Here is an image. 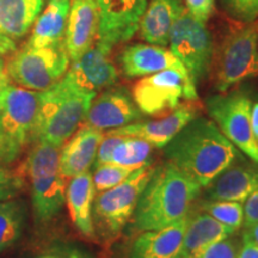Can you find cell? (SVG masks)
Here are the masks:
<instances>
[{
	"label": "cell",
	"mask_w": 258,
	"mask_h": 258,
	"mask_svg": "<svg viewBox=\"0 0 258 258\" xmlns=\"http://www.w3.org/2000/svg\"><path fill=\"white\" fill-rule=\"evenodd\" d=\"M166 160L207 188L239 158L237 147L214 122L196 116L164 147Z\"/></svg>",
	"instance_id": "obj_1"
},
{
	"label": "cell",
	"mask_w": 258,
	"mask_h": 258,
	"mask_svg": "<svg viewBox=\"0 0 258 258\" xmlns=\"http://www.w3.org/2000/svg\"><path fill=\"white\" fill-rule=\"evenodd\" d=\"M201 186L182 170L167 161L156 166L145 186L133 214L140 231L160 230L189 215Z\"/></svg>",
	"instance_id": "obj_2"
},
{
	"label": "cell",
	"mask_w": 258,
	"mask_h": 258,
	"mask_svg": "<svg viewBox=\"0 0 258 258\" xmlns=\"http://www.w3.org/2000/svg\"><path fill=\"white\" fill-rule=\"evenodd\" d=\"M97 93L85 92L74 86L66 76L51 88L41 91L35 140L63 146L85 121Z\"/></svg>",
	"instance_id": "obj_3"
},
{
	"label": "cell",
	"mask_w": 258,
	"mask_h": 258,
	"mask_svg": "<svg viewBox=\"0 0 258 258\" xmlns=\"http://www.w3.org/2000/svg\"><path fill=\"white\" fill-rule=\"evenodd\" d=\"M27 171L30 180L35 220H53L66 202V178L60 170V148L38 141L29 154Z\"/></svg>",
	"instance_id": "obj_4"
},
{
	"label": "cell",
	"mask_w": 258,
	"mask_h": 258,
	"mask_svg": "<svg viewBox=\"0 0 258 258\" xmlns=\"http://www.w3.org/2000/svg\"><path fill=\"white\" fill-rule=\"evenodd\" d=\"M156 166L134 170L128 178L114 188L98 192L93 199L92 221L95 233L104 240H112L133 217L138 200L152 177Z\"/></svg>",
	"instance_id": "obj_5"
},
{
	"label": "cell",
	"mask_w": 258,
	"mask_h": 258,
	"mask_svg": "<svg viewBox=\"0 0 258 258\" xmlns=\"http://www.w3.org/2000/svg\"><path fill=\"white\" fill-rule=\"evenodd\" d=\"M70 66L64 42L48 47L25 44L6 63L9 78L22 88L44 91L62 79Z\"/></svg>",
	"instance_id": "obj_6"
},
{
	"label": "cell",
	"mask_w": 258,
	"mask_h": 258,
	"mask_svg": "<svg viewBox=\"0 0 258 258\" xmlns=\"http://www.w3.org/2000/svg\"><path fill=\"white\" fill-rule=\"evenodd\" d=\"M132 97L143 115L160 116L178 108L182 99L196 101L198 91L190 77L169 69L135 83Z\"/></svg>",
	"instance_id": "obj_7"
},
{
	"label": "cell",
	"mask_w": 258,
	"mask_h": 258,
	"mask_svg": "<svg viewBox=\"0 0 258 258\" xmlns=\"http://www.w3.org/2000/svg\"><path fill=\"white\" fill-rule=\"evenodd\" d=\"M206 106L213 122L235 147L258 164V144L252 132L253 103L243 92L208 97Z\"/></svg>",
	"instance_id": "obj_8"
},
{
	"label": "cell",
	"mask_w": 258,
	"mask_h": 258,
	"mask_svg": "<svg viewBox=\"0 0 258 258\" xmlns=\"http://www.w3.org/2000/svg\"><path fill=\"white\" fill-rule=\"evenodd\" d=\"M40 106L41 91L9 84L0 106V135L17 156L35 140Z\"/></svg>",
	"instance_id": "obj_9"
},
{
	"label": "cell",
	"mask_w": 258,
	"mask_h": 258,
	"mask_svg": "<svg viewBox=\"0 0 258 258\" xmlns=\"http://www.w3.org/2000/svg\"><path fill=\"white\" fill-rule=\"evenodd\" d=\"M258 76V29L247 24L226 37L217 61L215 88L225 93L232 86Z\"/></svg>",
	"instance_id": "obj_10"
},
{
	"label": "cell",
	"mask_w": 258,
	"mask_h": 258,
	"mask_svg": "<svg viewBox=\"0 0 258 258\" xmlns=\"http://www.w3.org/2000/svg\"><path fill=\"white\" fill-rule=\"evenodd\" d=\"M169 44L195 85L208 76L213 57L211 32L186 9L171 29Z\"/></svg>",
	"instance_id": "obj_11"
},
{
	"label": "cell",
	"mask_w": 258,
	"mask_h": 258,
	"mask_svg": "<svg viewBox=\"0 0 258 258\" xmlns=\"http://www.w3.org/2000/svg\"><path fill=\"white\" fill-rule=\"evenodd\" d=\"M99 15L97 42L111 50L131 40L139 29L147 0H96Z\"/></svg>",
	"instance_id": "obj_12"
},
{
	"label": "cell",
	"mask_w": 258,
	"mask_h": 258,
	"mask_svg": "<svg viewBox=\"0 0 258 258\" xmlns=\"http://www.w3.org/2000/svg\"><path fill=\"white\" fill-rule=\"evenodd\" d=\"M143 118L133 97L125 88H108L90 105L83 124L98 131L122 128Z\"/></svg>",
	"instance_id": "obj_13"
},
{
	"label": "cell",
	"mask_w": 258,
	"mask_h": 258,
	"mask_svg": "<svg viewBox=\"0 0 258 258\" xmlns=\"http://www.w3.org/2000/svg\"><path fill=\"white\" fill-rule=\"evenodd\" d=\"M110 51L96 41L78 60L73 61L64 76L74 86L85 92L97 93L111 88L117 83L118 74L109 57Z\"/></svg>",
	"instance_id": "obj_14"
},
{
	"label": "cell",
	"mask_w": 258,
	"mask_h": 258,
	"mask_svg": "<svg viewBox=\"0 0 258 258\" xmlns=\"http://www.w3.org/2000/svg\"><path fill=\"white\" fill-rule=\"evenodd\" d=\"M99 15L96 0H72L64 34L70 61L78 60L97 41Z\"/></svg>",
	"instance_id": "obj_15"
},
{
	"label": "cell",
	"mask_w": 258,
	"mask_h": 258,
	"mask_svg": "<svg viewBox=\"0 0 258 258\" xmlns=\"http://www.w3.org/2000/svg\"><path fill=\"white\" fill-rule=\"evenodd\" d=\"M43 4L44 0H0V55L17 49Z\"/></svg>",
	"instance_id": "obj_16"
},
{
	"label": "cell",
	"mask_w": 258,
	"mask_h": 258,
	"mask_svg": "<svg viewBox=\"0 0 258 258\" xmlns=\"http://www.w3.org/2000/svg\"><path fill=\"white\" fill-rule=\"evenodd\" d=\"M196 116L198 111L195 106L179 105L165 117L153 121H138L109 132L123 137L144 139L153 147L164 148Z\"/></svg>",
	"instance_id": "obj_17"
},
{
	"label": "cell",
	"mask_w": 258,
	"mask_h": 258,
	"mask_svg": "<svg viewBox=\"0 0 258 258\" xmlns=\"http://www.w3.org/2000/svg\"><path fill=\"white\" fill-rule=\"evenodd\" d=\"M120 62L122 71L129 78L150 76L169 69L190 77L184 64L172 51L156 44H132L122 51Z\"/></svg>",
	"instance_id": "obj_18"
},
{
	"label": "cell",
	"mask_w": 258,
	"mask_h": 258,
	"mask_svg": "<svg viewBox=\"0 0 258 258\" xmlns=\"http://www.w3.org/2000/svg\"><path fill=\"white\" fill-rule=\"evenodd\" d=\"M188 217L160 230L144 231L132 244L128 258H179Z\"/></svg>",
	"instance_id": "obj_19"
},
{
	"label": "cell",
	"mask_w": 258,
	"mask_h": 258,
	"mask_svg": "<svg viewBox=\"0 0 258 258\" xmlns=\"http://www.w3.org/2000/svg\"><path fill=\"white\" fill-rule=\"evenodd\" d=\"M103 135L102 131L83 124L67 140L60 152V170L64 178H73L89 171L96 160Z\"/></svg>",
	"instance_id": "obj_20"
},
{
	"label": "cell",
	"mask_w": 258,
	"mask_h": 258,
	"mask_svg": "<svg viewBox=\"0 0 258 258\" xmlns=\"http://www.w3.org/2000/svg\"><path fill=\"white\" fill-rule=\"evenodd\" d=\"M184 10L182 0H151L139 23L138 30L141 40L150 44L166 47L171 29Z\"/></svg>",
	"instance_id": "obj_21"
},
{
	"label": "cell",
	"mask_w": 258,
	"mask_h": 258,
	"mask_svg": "<svg viewBox=\"0 0 258 258\" xmlns=\"http://www.w3.org/2000/svg\"><path fill=\"white\" fill-rule=\"evenodd\" d=\"M258 186V167L246 164H232L207 186L206 198L215 201L244 203Z\"/></svg>",
	"instance_id": "obj_22"
},
{
	"label": "cell",
	"mask_w": 258,
	"mask_h": 258,
	"mask_svg": "<svg viewBox=\"0 0 258 258\" xmlns=\"http://www.w3.org/2000/svg\"><path fill=\"white\" fill-rule=\"evenodd\" d=\"M234 232L205 212L188 217L179 258H200L212 244L231 237Z\"/></svg>",
	"instance_id": "obj_23"
},
{
	"label": "cell",
	"mask_w": 258,
	"mask_h": 258,
	"mask_svg": "<svg viewBox=\"0 0 258 258\" xmlns=\"http://www.w3.org/2000/svg\"><path fill=\"white\" fill-rule=\"evenodd\" d=\"M96 190L90 171L71 178L66 186V202L71 219L76 228L84 237H96L92 221V205Z\"/></svg>",
	"instance_id": "obj_24"
},
{
	"label": "cell",
	"mask_w": 258,
	"mask_h": 258,
	"mask_svg": "<svg viewBox=\"0 0 258 258\" xmlns=\"http://www.w3.org/2000/svg\"><path fill=\"white\" fill-rule=\"evenodd\" d=\"M72 0H49L32 28L28 46L48 47L64 42Z\"/></svg>",
	"instance_id": "obj_25"
},
{
	"label": "cell",
	"mask_w": 258,
	"mask_h": 258,
	"mask_svg": "<svg viewBox=\"0 0 258 258\" xmlns=\"http://www.w3.org/2000/svg\"><path fill=\"white\" fill-rule=\"evenodd\" d=\"M27 221V206L24 201L9 199L0 201V253L21 238Z\"/></svg>",
	"instance_id": "obj_26"
},
{
	"label": "cell",
	"mask_w": 258,
	"mask_h": 258,
	"mask_svg": "<svg viewBox=\"0 0 258 258\" xmlns=\"http://www.w3.org/2000/svg\"><path fill=\"white\" fill-rule=\"evenodd\" d=\"M152 150V145L144 139L124 137L112 151L110 163L134 171L151 165Z\"/></svg>",
	"instance_id": "obj_27"
},
{
	"label": "cell",
	"mask_w": 258,
	"mask_h": 258,
	"mask_svg": "<svg viewBox=\"0 0 258 258\" xmlns=\"http://www.w3.org/2000/svg\"><path fill=\"white\" fill-rule=\"evenodd\" d=\"M201 207L203 212L207 213L215 220L224 224L228 227L238 231L244 222V208L243 203L234 201H215L207 200L202 202Z\"/></svg>",
	"instance_id": "obj_28"
},
{
	"label": "cell",
	"mask_w": 258,
	"mask_h": 258,
	"mask_svg": "<svg viewBox=\"0 0 258 258\" xmlns=\"http://www.w3.org/2000/svg\"><path fill=\"white\" fill-rule=\"evenodd\" d=\"M132 172L133 170L111 163L96 166L95 172L92 173V182L96 192L105 191L118 185L125 178H128Z\"/></svg>",
	"instance_id": "obj_29"
},
{
	"label": "cell",
	"mask_w": 258,
	"mask_h": 258,
	"mask_svg": "<svg viewBox=\"0 0 258 258\" xmlns=\"http://www.w3.org/2000/svg\"><path fill=\"white\" fill-rule=\"evenodd\" d=\"M224 11L234 21L250 24L258 18V0H220Z\"/></svg>",
	"instance_id": "obj_30"
},
{
	"label": "cell",
	"mask_w": 258,
	"mask_h": 258,
	"mask_svg": "<svg viewBox=\"0 0 258 258\" xmlns=\"http://www.w3.org/2000/svg\"><path fill=\"white\" fill-rule=\"evenodd\" d=\"M24 188V180L14 170L0 166V201L15 199Z\"/></svg>",
	"instance_id": "obj_31"
},
{
	"label": "cell",
	"mask_w": 258,
	"mask_h": 258,
	"mask_svg": "<svg viewBox=\"0 0 258 258\" xmlns=\"http://www.w3.org/2000/svg\"><path fill=\"white\" fill-rule=\"evenodd\" d=\"M239 247L235 239L231 237L212 244L205 250L200 258H237Z\"/></svg>",
	"instance_id": "obj_32"
},
{
	"label": "cell",
	"mask_w": 258,
	"mask_h": 258,
	"mask_svg": "<svg viewBox=\"0 0 258 258\" xmlns=\"http://www.w3.org/2000/svg\"><path fill=\"white\" fill-rule=\"evenodd\" d=\"M123 135L111 133V132H108V133L103 135L101 144H99L98 146V151H97L96 160L95 163H93L95 167L103 165V164L110 163L112 151H114V148L117 146L122 140H123Z\"/></svg>",
	"instance_id": "obj_33"
},
{
	"label": "cell",
	"mask_w": 258,
	"mask_h": 258,
	"mask_svg": "<svg viewBox=\"0 0 258 258\" xmlns=\"http://www.w3.org/2000/svg\"><path fill=\"white\" fill-rule=\"evenodd\" d=\"M185 9L202 23H207L214 11L215 0H184Z\"/></svg>",
	"instance_id": "obj_34"
},
{
	"label": "cell",
	"mask_w": 258,
	"mask_h": 258,
	"mask_svg": "<svg viewBox=\"0 0 258 258\" xmlns=\"http://www.w3.org/2000/svg\"><path fill=\"white\" fill-rule=\"evenodd\" d=\"M244 222L245 228L258 222V186L244 201Z\"/></svg>",
	"instance_id": "obj_35"
},
{
	"label": "cell",
	"mask_w": 258,
	"mask_h": 258,
	"mask_svg": "<svg viewBox=\"0 0 258 258\" xmlns=\"http://www.w3.org/2000/svg\"><path fill=\"white\" fill-rule=\"evenodd\" d=\"M17 154L10 148L9 145L5 143V140L2 138V135H0V166L12 163V161L17 159Z\"/></svg>",
	"instance_id": "obj_36"
},
{
	"label": "cell",
	"mask_w": 258,
	"mask_h": 258,
	"mask_svg": "<svg viewBox=\"0 0 258 258\" xmlns=\"http://www.w3.org/2000/svg\"><path fill=\"white\" fill-rule=\"evenodd\" d=\"M237 258H258V245L243 239V246L240 247Z\"/></svg>",
	"instance_id": "obj_37"
},
{
	"label": "cell",
	"mask_w": 258,
	"mask_h": 258,
	"mask_svg": "<svg viewBox=\"0 0 258 258\" xmlns=\"http://www.w3.org/2000/svg\"><path fill=\"white\" fill-rule=\"evenodd\" d=\"M9 84H10V78L8 73H6L4 61H3L2 57H0V106L3 104V99H4L6 88H8Z\"/></svg>",
	"instance_id": "obj_38"
},
{
	"label": "cell",
	"mask_w": 258,
	"mask_h": 258,
	"mask_svg": "<svg viewBox=\"0 0 258 258\" xmlns=\"http://www.w3.org/2000/svg\"><path fill=\"white\" fill-rule=\"evenodd\" d=\"M243 239H247L258 245V222L250 226V227L245 228V232L243 233Z\"/></svg>",
	"instance_id": "obj_39"
},
{
	"label": "cell",
	"mask_w": 258,
	"mask_h": 258,
	"mask_svg": "<svg viewBox=\"0 0 258 258\" xmlns=\"http://www.w3.org/2000/svg\"><path fill=\"white\" fill-rule=\"evenodd\" d=\"M36 258H60V257L57 256V254H50V253H48V254H42V256H38V257H36Z\"/></svg>",
	"instance_id": "obj_40"
}]
</instances>
